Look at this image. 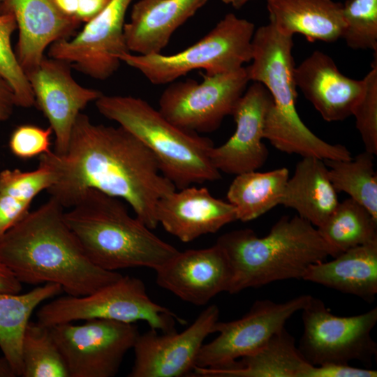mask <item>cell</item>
I'll use <instances>...</instances> for the list:
<instances>
[{
	"label": "cell",
	"instance_id": "obj_33",
	"mask_svg": "<svg viewBox=\"0 0 377 377\" xmlns=\"http://www.w3.org/2000/svg\"><path fill=\"white\" fill-rule=\"evenodd\" d=\"M377 57L363 78L364 90L353 112L365 151L377 154Z\"/></svg>",
	"mask_w": 377,
	"mask_h": 377
},
{
	"label": "cell",
	"instance_id": "obj_36",
	"mask_svg": "<svg viewBox=\"0 0 377 377\" xmlns=\"http://www.w3.org/2000/svg\"><path fill=\"white\" fill-rule=\"evenodd\" d=\"M30 205L0 193V237L30 212Z\"/></svg>",
	"mask_w": 377,
	"mask_h": 377
},
{
	"label": "cell",
	"instance_id": "obj_6",
	"mask_svg": "<svg viewBox=\"0 0 377 377\" xmlns=\"http://www.w3.org/2000/svg\"><path fill=\"white\" fill-rule=\"evenodd\" d=\"M254 32L253 23L228 13L208 34L182 52L170 55L126 52L119 58L154 84H170L197 69L209 75L229 73L251 61Z\"/></svg>",
	"mask_w": 377,
	"mask_h": 377
},
{
	"label": "cell",
	"instance_id": "obj_19",
	"mask_svg": "<svg viewBox=\"0 0 377 377\" xmlns=\"http://www.w3.org/2000/svg\"><path fill=\"white\" fill-rule=\"evenodd\" d=\"M0 13L15 17L18 29L15 52L26 73L39 65L47 47L68 38L80 24L64 15L52 0H3Z\"/></svg>",
	"mask_w": 377,
	"mask_h": 377
},
{
	"label": "cell",
	"instance_id": "obj_4",
	"mask_svg": "<svg viewBox=\"0 0 377 377\" xmlns=\"http://www.w3.org/2000/svg\"><path fill=\"white\" fill-rule=\"evenodd\" d=\"M64 219L88 258L108 271L156 270L179 252L131 216L122 200L96 189L84 191Z\"/></svg>",
	"mask_w": 377,
	"mask_h": 377
},
{
	"label": "cell",
	"instance_id": "obj_41",
	"mask_svg": "<svg viewBox=\"0 0 377 377\" xmlns=\"http://www.w3.org/2000/svg\"><path fill=\"white\" fill-rule=\"evenodd\" d=\"M222 2L227 5H230L235 9H239L251 0H221Z\"/></svg>",
	"mask_w": 377,
	"mask_h": 377
},
{
	"label": "cell",
	"instance_id": "obj_8",
	"mask_svg": "<svg viewBox=\"0 0 377 377\" xmlns=\"http://www.w3.org/2000/svg\"><path fill=\"white\" fill-rule=\"evenodd\" d=\"M304 332L298 349L312 365L348 364L357 360L367 368L377 354L371 333L377 308L353 316H337L320 299L311 296L301 310Z\"/></svg>",
	"mask_w": 377,
	"mask_h": 377
},
{
	"label": "cell",
	"instance_id": "obj_31",
	"mask_svg": "<svg viewBox=\"0 0 377 377\" xmlns=\"http://www.w3.org/2000/svg\"><path fill=\"white\" fill-rule=\"evenodd\" d=\"M342 38L353 50L377 53V0H347L343 3Z\"/></svg>",
	"mask_w": 377,
	"mask_h": 377
},
{
	"label": "cell",
	"instance_id": "obj_27",
	"mask_svg": "<svg viewBox=\"0 0 377 377\" xmlns=\"http://www.w3.org/2000/svg\"><path fill=\"white\" fill-rule=\"evenodd\" d=\"M318 232L339 254L361 245L377 243V219L349 198L339 202Z\"/></svg>",
	"mask_w": 377,
	"mask_h": 377
},
{
	"label": "cell",
	"instance_id": "obj_30",
	"mask_svg": "<svg viewBox=\"0 0 377 377\" xmlns=\"http://www.w3.org/2000/svg\"><path fill=\"white\" fill-rule=\"evenodd\" d=\"M17 29L11 13H0V77L11 87L16 106L28 108L35 105L36 102L26 73L11 45V36Z\"/></svg>",
	"mask_w": 377,
	"mask_h": 377
},
{
	"label": "cell",
	"instance_id": "obj_7",
	"mask_svg": "<svg viewBox=\"0 0 377 377\" xmlns=\"http://www.w3.org/2000/svg\"><path fill=\"white\" fill-rule=\"evenodd\" d=\"M38 322L51 327L60 323L100 318L133 323L145 321L150 329L169 333L186 320L150 299L138 278L122 276L117 281L83 296L59 297L37 312Z\"/></svg>",
	"mask_w": 377,
	"mask_h": 377
},
{
	"label": "cell",
	"instance_id": "obj_28",
	"mask_svg": "<svg viewBox=\"0 0 377 377\" xmlns=\"http://www.w3.org/2000/svg\"><path fill=\"white\" fill-rule=\"evenodd\" d=\"M374 154L364 151L349 160H324L337 192H345L377 219V174Z\"/></svg>",
	"mask_w": 377,
	"mask_h": 377
},
{
	"label": "cell",
	"instance_id": "obj_12",
	"mask_svg": "<svg viewBox=\"0 0 377 377\" xmlns=\"http://www.w3.org/2000/svg\"><path fill=\"white\" fill-rule=\"evenodd\" d=\"M133 1L110 0L73 38L53 43L48 57L63 61L92 78H109L119 67V56L130 52L124 29L126 11Z\"/></svg>",
	"mask_w": 377,
	"mask_h": 377
},
{
	"label": "cell",
	"instance_id": "obj_35",
	"mask_svg": "<svg viewBox=\"0 0 377 377\" xmlns=\"http://www.w3.org/2000/svg\"><path fill=\"white\" fill-rule=\"evenodd\" d=\"M66 16L79 22H88L101 13L110 0H52Z\"/></svg>",
	"mask_w": 377,
	"mask_h": 377
},
{
	"label": "cell",
	"instance_id": "obj_16",
	"mask_svg": "<svg viewBox=\"0 0 377 377\" xmlns=\"http://www.w3.org/2000/svg\"><path fill=\"white\" fill-rule=\"evenodd\" d=\"M155 271L160 287L197 306L228 292L232 277L230 261L216 243L206 249L179 251Z\"/></svg>",
	"mask_w": 377,
	"mask_h": 377
},
{
	"label": "cell",
	"instance_id": "obj_13",
	"mask_svg": "<svg viewBox=\"0 0 377 377\" xmlns=\"http://www.w3.org/2000/svg\"><path fill=\"white\" fill-rule=\"evenodd\" d=\"M219 307L205 309L185 330L158 333L150 329L139 334L133 347V366L129 377H179L188 374L207 337L214 333Z\"/></svg>",
	"mask_w": 377,
	"mask_h": 377
},
{
	"label": "cell",
	"instance_id": "obj_42",
	"mask_svg": "<svg viewBox=\"0 0 377 377\" xmlns=\"http://www.w3.org/2000/svg\"><path fill=\"white\" fill-rule=\"evenodd\" d=\"M3 0H0V3H1Z\"/></svg>",
	"mask_w": 377,
	"mask_h": 377
},
{
	"label": "cell",
	"instance_id": "obj_1",
	"mask_svg": "<svg viewBox=\"0 0 377 377\" xmlns=\"http://www.w3.org/2000/svg\"><path fill=\"white\" fill-rule=\"evenodd\" d=\"M56 175L47 190L64 209L73 207L89 188L126 201L149 229L156 228V206L176 187L161 172L152 153L121 126L93 123L80 113L66 151L39 156Z\"/></svg>",
	"mask_w": 377,
	"mask_h": 377
},
{
	"label": "cell",
	"instance_id": "obj_24",
	"mask_svg": "<svg viewBox=\"0 0 377 377\" xmlns=\"http://www.w3.org/2000/svg\"><path fill=\"white\" fill-rule=\"evenodd\" d=\"M339 203L324 160L302 157L288 178L280 205L295 209L299 216L318 228Z\"/></svg>",
	"mask_w": 377,
	"mask_h": 377
},
{
	"label": "cell",
	"instance_id": "obj_11",
	"mask_svg": "<svg viewBox=\"0 0 377 377\" xmlns=\"http://www.w3.org/2000/svg\"><path fill=\"white\" fill-rule=\"evenodd\" d=\"M311 296L302 295L282 303L256 300L242 318L217 321L213 332L219 335L202 345L195 367L226 369L233 366L237 359L258 351L276 332L285 327L293 314L304 307Z\"/></svg>",
	"mask_w": 377,
	"mask_h": 377
},
{
	"label": "cell",
	"instance_id": "obj_38",
	"mask_svg": "<svg viewBox=\"0 0 377 377\" xmlns=\"http://www.w3.org/2000/svg\"><path fill=\"white\" fill-rule=\"evenodd\" d=\"M15 106V98L11 87L0 77V121L8 119Z\"/></svg>",
	"mask_w": 377,
	"mask_h": 377
},
{
	"label": "cell",
	"instance_id": "obj_37",
	"mask_svg": "<svg viewBox=\"0 0 377 377\" xmlns=\"http://www.w3.org/2000/svg\"><path fill=\"white\" fill-rule=\"evenodd\" d=\"M377 371L370 368H357L348 364L329 363L313 366L308 377H376Z\"/></svg>",
	"mask_w": 377,
	"mask_h": 377
},
{
	"label": "cell",
	"instance_id": "obj_10",
	"mask_svg": "<svg viewBox=\"0 0 377 377\" xmlns=\"http://www.w3.org/2000/svg\"><path fill=\"white\" fill-rule=\"evenodd\" d=\"M69 377H112L140 334L133 323L94 318L50 327Z\"/></svg>",
	"mask_w": 377,
	"mask_h": 377
},
{
	"label": "cell",
	"instance_id": "obj_29",
	"mask_svg": "<svg viewBox=\"0 0 377 377\" xmlns=\"http://www.w3.org/2000/svg\"><path fill=\"white\" fill-rule=\"evenodd\" d=\"M23 377H69L50 327L29 321L22 339Z\"/></svg>",
	"mask_w": 377,
	"mask_h": 377
},
{
	"label": "cell",
	"instance_id": "obj_40",
	"mask_svg": "<svg viewBox=\"0 0 377 377\" xmlns=\"http://www.w3.org/2000/svg\"><path fill=\"white\" fill-rule=\"evenodd\" d=\"M14 376V373L13 372L9 364L3 355H0V377Z\"/></svg>",
	"mask_w": 377,
	"mask_h": 377
},
{
	"label": "cell",
	"instance_id": "obj_21",
	"mask_svg": "<svg viewBox=\"0 0 377 377\" xmlns=\"http://www.w3.org/2000/svg\"><path fill=\"white\" fill-rule=\"evenodd\" d=\"M269 23L289 36L302 34L309 41L333 43L345 28L343 3L332 0H267Z\"/></svg>",
	"mask_w": 377,
	"mask_h": 377
},
{
	"label": "cell",
	"instance_id": "obj_23",
	"mask_svg": "<svg viewBox=\"0 0 377 377\" xmlns=\"http://www.w3.org/2000/svg\"><path fill=\"white\" fill-rule=\"evenodd\" d=\"M313 365L302 355L293 337L282 328L258 351L226 369L194 367L200 377H308Z\"/></svg>",
	"mask_w": 377,
	"mask_h": 377
},
{
	"label": "cell",
	"instance_id": "obj_14",
	"mask_svg": "<svg viewBox=\"0 0 377 377\" xmlns=\"http://www.w3.org/2000/svg\"><path fill=\"white\" fill-rule=\"evenodd\" d=\"M66 62L45 56L27 73L36 105L43 112L55 136L54 151H66L73 125L81 111L103 93L80 85Z\"/></svg>",
	"mask_w": 377,
	"mask_h": 377
},
{
	"label": "cell",
	"instance_id": "obj_3",
	"mask_svg": "<svg viewBox=\"0 0 377 377\" xmlns=\"http://www.w3.org/2000/svg\"><path fill=\"white\" fill-rule=\"evenodd\" d=\"M216 243L231 265L230 294L276 281L302 279L310 265L339 255L317 228L298 215L282 216L265 237L239 229L221 235Z\"/></svg>",
	"mask_w": 377,
	"mask_h": 377
},
{
	"label": "cell",
	"instance_id": "obj_26",
	"mask_svg": "<svg viewBox=\"0 0 377 377\" xmlns=\"http://www.w3.org/2000/svg\"><path fill=\"white\" fill-rule=\"evenodd\" d=\"M288 178L286 168L237 175L227 193L228 201L235 208L237 220L252 221L280 205Z\"/></svg>",
	"mask_w": 377,
	"mask_h": 377
},
{
	"label": "cell",
	"instance_id": "obj_5",
	"mask_svg": "<svg viewBox=\"0 0 377 377\" xmlns=\"http://www.w3.org/2000/svg\"><path fill=\"white\" fill-rule=\"evenodd\" d=\"M95 105L103 117L128 131L152 153L176 189L221 178L211 161L212 140L176 126L146 101L103 94Z\"/></svg>",
	"mask_w": 377,
	"mask_h": 377
},
{
	"label": "cell",
	"instance_id": "obj_25",
	"mask_svg": "<svg viewBox=\"0 0 377 377\" xmlns=\"http://www.w3.org/2000/svg\"><path fill=\"white\" fill-rule=\"evenodd\" d=\"M61 286L47 283L24 293H0V350L15 376H22V343L35 309L62 291Z\"/></svg>",
	"mask_w": 377,
	"mask_h": 377
},
{
	"label": "cell",
	"instance_id": "obj_9",
	"mask_svg": "<svg viewBox=\"0 0 377 377\" xmlns=\"http://www.w3.org/2000/svg\"><path fill=\"white\" fill-rule=\"evenodd\" d=\"M202 80L172 82L158 101L159 112L176 126L195 133L216 131L250 82L246 67L225 73H202Z\"/></svg>",
	"mask_w": 377,
	"mask_h": 377
},
{
	"label": "cell",
	"instance_id": "obj_32",
	"mask_svg": "<svg viewBox=\"0 0 377 377\" xmlns=\"http://www.w3.org/2000/svg\"><path fill=\"white\" fill-rule=\"evenodd\" d=\"M56 182L54 172L40 163L31 171L6 169L0 172V193L31 205L41 191L50 188Z\"/></svg>",
	"mask_w": 377,
	"mask_h": 377
},
{
	"label": "cell",
	"instance_id": "obj_39",
	"mask_svg": "<svg viewBox=\"0 0 377 377\" xmlns=\"http://www.w3.org/2000/svg\"><path fill=\"white\" fill-rule=\"evenodd\" d=\"M22 283L0 260V293H20Z\"/></svg>",
	"mask_w": 377,
	"mask_h": 377
},
{
	"label": "cell",
	"instance_id": "obj_15",
	"mask_svg": "<svg viewBox=\"0 0 377 377\" xmlns=\"http://www.w3.org/2000/svg\"><path fill=\"white\" fill-rule=\"evenodd\" d=\"M272 103V95L261 83L253 82L246 89L231 114L236 124L235 133L211 151L212 164L220 172L237 175L257 170L265 164L269 152L263 139Z\"/></svg>",
	"mask_w": 377,
	"mask_h": 377
},
{
	"label": "cell",
	"instance_id": "obj_17",
	"mask_svg": "<svg viewBox=\"0 0 377 377\" xmlns=\"http://www.w3.org/2000/svg\"><path fill=\"white\" fill-rule=\"evenodd\" d=\"M156 218L165 231L183 242L218 232L237 220L235 207L214 197L207 188L189 186L163 196Z\"/></svg>",
	"mask_w": 377,
	"mask_h": 377
},
{
	"label": "cell",
	"instance_id": "obj_18",
	"mask_svg": "<svg viewBox=\"0 0 377 377\" xmlns=\"http://www.w3.org/2000/svg\"><path fill=\"white\" fill-rule=\"evenodd\" d=\"M294 77L296 87L329 122L351 116L364 90L363 80L344 75L333 59L319 50L295 66Z\"/></svg>",
	"mask_w": 377,
	"mask_h": 377
},
{
	"label": "cell",
	"instance_id": "obj_20",
	"mask_svg": "<svg viewBox=\"0 0 377 377\" xmlns=\"http://www.w3.org/2000/svg\"><path fill=\"white\" fill-rule=\"evenodd\" d=\"M208 0H138L124 24L127 47L133 54H160L173 33Z\"/></svg>",
	"mask_w": 377,
	"mask_h": 377
},
{
	"label": "cell",
	"instance_id": "obj_22",
	"mask_svg": "<svg viewBox=\"0 0 377 377\" xmlns=\"http://www.w3.org/2000/svg\"><path fill=\"white\" fill-rule=\"evenodd\" d=\"M302 279L372 302L377 293V243L351 248L332 260L313 264Z\"/></svg>",
	"mask_w": 377,
	"mask_h": 377
},
{
	"label": "cell",
	"instance_id": "obj_2",
	"mask_svg": "<svg viewBox=\"0 0 377 377\" xmlns=\"http://www.w3.org/2000/svg\"><path fill=\"white\" fill-rule=\"evenodd\" d=\"M53 198L29 212L0 237V260L21 283H53L67 295L83 296L122 275L95 265L64 219Z\"/></svg>",
	"mask_w": 377,
	"mask_h": 377
},
{
	"label": "cell",
	"instance_id": "obj_34",
	"mask_svg": "<svg viewBox=\"0 0 377 377\" xmlns=\"http://www.w3.org/2000/svg\"><path fill=\"white\" fill-rule=\"evenodd\" d=\"M51 128L32 124L17 126L12 132L8 146L11 153L21 159H29L50 152Z\"/></svg>",
	"mask_w": 377,
	"mask_h": 377
}]
</instances>
